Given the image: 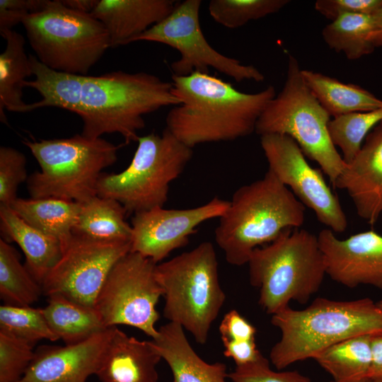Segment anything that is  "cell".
<instances>
[{"label":"cell","instance_id":"cell-1","mask_svg":"<svg viewBox=\"0 0 382 382\" xmlns=\"http://www.w3.org/2000/svg\"><path fill=\"white\" fill-rule=\"evenodd\" d=\"M173 93L180 104L166 118V128L193 148L209 142L235 140L255 132L257 122L276 96L274 86L253 93L207 73L173 75Z\"/></svg>","mask_w":382,"mask_h":382},{"label":"cell","instance_id":"cell-2","mask_svg":"<svg viewBox=\"0 0 382 382\" xmlns=\"http://www.w3.org/2000/svg\"><path fill=\"white\" fill-rule=\"evenodd\" d=\"M281 332L270 352L278 370L308 359L325 349L359 335L382 333V309L370 298L351 301L316 299L302 310L287 307L272 316Z\"/></svg>","mask_w":382,"mask_h":382},{"label":"cell","instance_id":"cell-3","mask_svg":"<svg viewBox=\"0 0 382 382\" xmlns=\"http://www.w3.org/2000/svg\"><path fill=\"white\" fill-rule=\"evenodd\" d=\"M305 206L270 170L239 187L219 218L215 241L226 261L247 264L253 251L273 242L287 228L302 226Z\"/></svg>","mask_w":382,"mask_h":382},{"label":"cell","instance_id":"cell-4","mask_svg":"<svg viewBox=\"0 0 382 382\" xmlns=\"http://www.w3.org/2000/svg\"><path fill=\"white\" fill-rule=\"evenodd\" d=\"M180 104L172 81L146 72L116 71L85 76L81 98V134L99 138L120 134L126 144L137 141L145 127L144 115Z\"/></svg>","mask_w":382,"mask_h":382},{"label":"cell","instance_id":"cell-5","mask_svg":"<svg viewBox=\"0 0 382 382\" xmlns=\"http://www.w3.org/2000/svg\"><path fill=\"white\" fill-rule=\"evenodd\" d=\"M247 264L250 282L260 290L258 303L272 316L291 301L306 304L327 274L318 236L299 228L285 229L271 243L255 248Z\"/></svg>","mask_w":382,"mask_h":382},{"label":"cell","instance_id":"cell-6","mask_svg":"<svg viewBox=\"0 0 382 382\" xmlns=\"http://www.w3.org/2000/svg\"><path fill=\"white\" fill-rule=\"evenodd\" d=\"M24 144L40 170L30 175V198L54 197L83 202L97 196L103 170L117 160L121 145L105 139L76 134L69 138L28 140Z\"/></svg>","mask_w":382,"mask_h":382},{"label":"cell","instance_id":"cell-7","mask_svg":"<svg viewBox=\"0 0 382 382\" xmlns=\"http://www.w3.org/2000/svg\"><path fill=\"white\" fill-rule=\"evenodd\" d=\"M156 278L165 299L163 316L204 345L226 295L220 284L218 262L211 242L157 264Z\"/></svg>","mask_w":382,"mask_h":382},{"label":"cell","instance_id":"cell-8","mask_svg":"<svg viewBox=\"0 0 382 382\" xmlns=\"http://www.w3.org/2000/svg\"><path fill=\"white\" fill-rule=\"evenodd\" d=\"M301 71L297 59L289 55L284 86L260 115L255 132L260 137H290L306 157L320 166L335 187L347 164L330 139V115L306 84Z\"/></svg>","mask_w":382,"mask_h":382},{"label":"cell","instance_id":"cell-9","mask_svg":"<svg viewBox=\"0 0 382 382\" xmlns=\"http://www.w3.org/2000/svg\"><path fill=\"white\" fill-rule=\"evenodd\" d=\"M129 165L118 173H103L97 195L118 201L127 214L163 207L169 186L191 160L192 148L165 128L161 134L151 132L138 138Z\"/></svg>","mask_w":382,"mask_h":382},{"label":"cell","instance_id":"cell-10","mask_svg":"<svg viewBox=\"0 0 382 382\" xmlns=\"http://www.w3.org/2000/svg\"><path fill=\"white\" fill-rule=\"evenodd\" d=\"M22 24L35 57L57 71L87 76L111 47L108 33L98 20L65 6L61 0H49Z\"/></svg>","mask_w":382,"mask_h":382},{"label":"cell","instance_id":"cell-11","mask_svg":"<svg viewBox=\"0 0 382 382\" xmlns=\"http://www.w3.org/2000/svg\"><path fill=\"white\" fill-rule=\"evenodd\" d=\"M156 265L131 251L114 265L94 306L106 328L125 325L151 339L157 337L160 316L156 306L163 291L156 278Z\"/></svg>","mask_w":382,"mask_h":382},{"label":"cell","instance_id":"cell-12","mask_svg":"<svg viewBox=\"0 0 382 382\" xmlns=\"http://www.w3.org/2000/svg\"><path fill=\"white\" fill-rule=\"evenodd\" d=\"M201 4L200 0L179 1L170 14L137 37L134 42H154L176 50L180 58L170 64L175 76H184L193 72L209 74L212 68L237 82L262 81L265 76L255 66L243 64L237 59L219 52L207 42L199 23Z\"/></svg>","mask_w":382,"mask_h":382},{"label":"cell","instance_id":"cell-13","mask_svg":"<svg viewBox=\"0 0 382 382\" xmlns=\"http://www.w3.org/2000/svg\"><path fill=\"white\" fill-rule=\"evenodd\" d=\"M130 251L131 241H103L73 234L42 283V293L94 307L111 270Z\"/></svg>","mask_w":382,"mask_h":382},{"label":"cell","instance_id":"cell-14","mask_svg":"<svg viewBox=\"0 0 382 382\" xmlns=\"http://www.w3.org/2000/svg\"><path fill=\"white\" fill-rule=\"evenodd\" d=\"M260 144L269 169L317 219L334 233H342L347 219L340 200L326 183L323 172L313 168L297 143L284 134H265Z\"/></svg>","mask_w":382,"mask_h":382},{"label":"cell","instance_id":"cell-15","mask_svg":"<svg viewBox=\"0 0 382 382\" xmlns=\"http://www.w3.org/2000/svg\"><path fill=\"white\" fill-rule=\"evenodd\" d=\"M230 201L214 197L206 204L190 209L156 207L136 213L132 219L131 252L138 253L156 263L186 245L196 228L203 222L220 218Z\"/></svg>","mask_w":382,"mask_h":382},{"label":"cell","instance_id":"cell-16","mask_svg":"<svg viewBox=\"0 0 382 382\" xmlns=\"http://www.w3.org/2000/svg\"><path fill=\"white\" fill-rule=\"evenodd\" d=\"M318 239L326 274L332 280L349 288L369 285L382 289V235L371 230L342 240L325 228Z\"/></svg>","mask_w":382,"mask_h":382},{"label":"cell","instance_id":"cell-17","mask_svg":"<svg viewBox=\"0 0 382 382\" xmlns=\"http://www.w3.org/2000/svg\"><path fill=\"white\" fill-rule=\"evenodd\" d=\"M115 328L75 345L40 346L18 382H86L96 374Z\"/></svg>","mask_w":382,"mask_h":382},{"label":"cell","instance_id":"cell-18","mask_svg":"<svg viewBox=\"0 0 382 382\" xmlns=\"http://www.w3.org/2000/svg\"><path fill=\"white\" fill-rule=\"evenodd\" d=\"M334 187L347 192L359 217L371 225L378 221L382 214V121L367 134Z\"/></svg>","mask_w":382,"mask_h":382},{"label":"cell","instance_id":"cell-19","mask_svg":"<svg viewBox=\"0 0 382 382\" xmlns=\"http://www.w3.org/2000/svg\"><path fill=\"white\" fill-rule=\"evenodd\" d=\"M178 3L175 0H98L91 15L105 26L112 48L134 42L170 14Z\"/></svg>","mask_w":382,"mask_h":382},{"label":"cell","instance_id":"cell-20","mask_svg":"<svg viewBox=\"0 0 382 382\" xmlns=\"http://www.w3.org/2000/svg\"><path fill=\"white\" fill-rule=\"evenodd\" d=\"M161 359L151 341L139 340L115 327L96 375L100 382H158Z\"/></svg>","mask_w":382,"mask_h":382},{"label":"cell","instance_id":"cell-21","mask_svg":"<svg viewBox=\"0 0 382 382\" xmlns=\"http://www.w3.org/2000/svg\"><path fill=\"white\" fill-rule=\"evenodd\" d=\"M184 330L180 325L168 322L158 329L157 337L151 340L171 370V382H227L226 364H209L200 358Z\"/></svg>","mask_w":382,"mask_h":382},{"label":"cell","instance_id":"cell-22","mask_svg":"<svg viewBox=\"0 0 382 382\" xmlns=\"http://www.w3.org/2000/svg\"><path fill=\"white\" fill-rule=\"evenodd\" d=\"M0 228L3 239L18 245L25 257V266L40 284L60 260L62 243L30 226L10 206L0 204Z\"/></svg>","mask_w":382,"mask_h":382},{"label":"cell","instance_id":"cell-23","mask_svg":"<svg viewBox=\"0 0 382 382\" xmlns=\"http://www.w3.org/2000/svg\"><path fill=\"white\" fill-rule=\"evenodd\" d=\"M29 59L35 79L27 80L24 87L36 90L42 96L37 102L27 104L25 112L45 107H55L81 113L82 88L85 76L57 71L40 62L33 54Z\"/></svg>","mask_w":382,"mask_h":382},{"label":"cell","instance_id":"cell-24","mask_svg":"<svg viewBox=\"0 0 382 382\" xmlns=\"http://www.w3.org/2000/svg\"><path fill=\"white\" fill-rule=\"evenodd\" d=\"M10 207L26 223L59 240L64 251L73 236L81 203L54 197L17 198Z\"/></svg>","mask_w":382,"mask_h":382},{"label":"cell","instance_id":"cell-25","mask_svg":"<svg viewBox=\"0 0 382 382\" xmlns=\"http://www.w3.org/2000/svg\"><path fill=\"white\" fill-rule=\"evenodd\" d=\"M1 35L6 40V47L0 54V119L7 124L5 110L25 112L23 88L25 79L33 76V72L23 36L13 30Z\"/></svg>","mask_w":382,"mask_h":382},{"label":"cell","instance_id":"cell-26","mask_svg":"<svg viewBox=\"0 0 382 382\" xmlns=\"http://www.w3.org/2000/svg\"><path fill=\"white\" fill-rule=\"evenodd\" d=\"M42 308L52 331L65 345L83 342L106 330L95 307L85 306L62 295L47 296Z\"/></svg>","mask_w":382,"mask_h":382},{"label":"cell","instance_id":"cell-27","mask_svg":"<svg viewBox=\"0 0 382 382\" xmlns=\"http://www.w3.org/2000/svg\"><path fill=\"white\" fill-rule=\"evenodd\" d=\"M301 72L306 84L330 117L382 108V100L358 85L345 83L311 70L302 69Z\"/></svg>","mask_w":382,"mask_h":382},{"label":"cell","instance_id":"cell-28","mask_svg":"<svg viewBox=\"0 0 382 382\" xmlns=\"http://www.w3.org/2000/svg\"><path fill=\"white\" fill-rule=\"evenodd\" d=\"M371 336L359 335L336 343L313 359L332 382H369L372 365Z\"/></svg>","mask_w":382,"mask_h":382},{"label":"cell","instance_id":"cell-29","mask_svg":"<svg viewBox=\"0 0 382 382\" xmlns=\"http://www.w3.org/2000/svg\"><path fill=\"white\" fill-rule=\"evenodd\" d=\"M125 207L117 200L95 196L81 202L74 235L103 241H131L132 226Z\"/></svg>","mask_w":382,"mask_h":382},{"label":"cell","instance_id":"cell-30","mask_svg":"<svg viewBox=\"0 0 382 382\" xmlns=\"http://www.w3.org/2000/svg\"><path fill=\"white\" fill-rule=\"evenodd\" d=\"M373 16L346 14L326 25L322 30L325 44L349 60L370 54L376 49L372 42Z\"/></svg>","mask_w":382,"mask_h":382},{"label":"cell","instance_id":"cell-31","mask_svg":"<svg viewBox=\"0 0 382 382\" xmlns=\"http://www.w3.org/2000/svg\"><path fill=\"white\" fill-rule=\"evenodd\" d=\"M42 289L21 264L18 251L0 239V296L4 304L28 306L38 301Z\"/></svg>","mask_w":382,"mask_h":382},{"label":"cell","instance_id":"cell-32","mask_svg":"<svg viewBox=\"0 0 382 382\" xmlns=\"http://www.w3.org/2000/svg\"><path fill=\"white\" fill-rule=\"evenodd\" d=\"M382 121V108L352 112L333 117L328 124L330 139L340 148L346 164L350 163L361 150L367 134Z\"/></svg>","mask_w":382,"mask_h":382},{"label":"cell","instance_id":"cell-33","mask_svg":"<svg viewBox=\"0 0 382 382\" xmlns=\"http://www.w3.org/2000/svg\"><path fill=\"white\" fill-rule=\"evenodd\" d=\"M0 332L26 341L32 345L42 340H58L50 329L42 308L31 306L4 304L0 306Z\"/></svg>","mask_w":382,"mask_h":382},{"label":"cell","instance_id":"cell-34","mask_svg":"<svg viewBox=\"0 0 382 382\" xmlns=\"http://www.w3.org/2000/svg\"><path fill=\"white\" fill-rule=\"evenodd\" d=\"M289 2V0H212L208 11L217 23L234 29L275 13Z\"/></svg>","mask_w":382,"mask_h":382},{"label":"cell","instance_id":"cell-35","mask_svg":"<svg viewBox=\"0 0 382 382\" xmlns=\"http://www.w3.org/2000/svg\"><path fill=\"white\" fill-rule=\"evenodd\" d=\"M33 345L0 332V382H18L33 359Z\"/></svg>","mask_w":382,"mask_h":382},{"label":"cell","instance_id":"cell-36","mask_svg":"<svg viewBox=\"0 0 382 382\" xmlns=\"http://www.w3.org/2000/svg\"><path fill=\"white\" fill-rule=\"evenodd\" d=\"M26 163L22 152L9 146L0 147V204L11 206L18 198V187L28 178Z\"/></svg>","mask_w":382,"mask_h":382},{"label":"cell","instance_id":"cell-37","mask_svg":"<svg viewBox=\"0 0 382 382\" xmlns=\"http://www.w3.org/2000/svg\"><path fill=\"white\" fill-rule=\"evenodd\" d=\"M233 382H312L296 371H275L270 366L269 360L262 354L255 361L236 366L228 374Z\"/></svg>","mask_w":382,"mask_h":382},{"label":"cell","instance_id":"cell-38","mask_svg":"<svg viewBox=\"0 0 382 382\" xmlns=\"http://www.w3.org/2000/svg\"><path fill=\"white\" fill-rule=\"evenodd\" d=\"M382 7V0H318L315 9L331 21L346 14L374 15Z\"/></svg>","mask_w":382,"mask_h":382},{"label":"cell","instance_id":"cell-39","mask_svg":"<svg viewBox=\"0 0 382 382\" xmlns=\"http://www.w3.org/2000/svg\"><path fill=\"white\" fill-rule=\"evenodd\" d=\"M49 0H0V34L10 30L29 14L43 10Z\"/></svg>","mask_w":382,"mask_h":382},{"label":"cell","instance_id":"cell-40","mask_svg":"<svg viewBox=\"0 0 382 382\" xmlns=\"http://www.w3.org/2000/svg\"><path fill=\"white\" fill-rule=\"evenodd\" d=\"M219 330L221 340L233 341L253 340L256 333L255 328L236 310L224 315Z\"/></svg>","mask_w":382,"mask_h":382},{"label":"cell","instance_id":"cell-41","mask_svg":"<svg viewBox=\"0 0 382 382\" xmlns=\"http://www.w3.org/2000/svg\"><path fill=\"white\" fill-rule=\"evenodd\" d=\"M225 357L231 358L236 366H243L257 359L261 352L257 349L255 340L233 341L222 339Z\"/></svg>","mask_w":382,"mask_h":382},{"label":"cell","instance_id":"cell-42","mask_svg":"<svg viewBox=\"0 0 382 382\" xmlns=\"http://www.w3.org/2000/svg\"><path fill=\"white\" fill-rule=\"evenodd\" d=\"M371 381L382 382V333L371 336Z\"/></svg>","mask_w":382,"mask_h":382},{"label":"cell","instance_id":"cell-43","mask_svg":"<svg viewBox=\"0 0 382 382\" xmlns=\"http://www.w3.org/2000/svg\"><path fill=\"white\" fill-rule=\"evenodd\" d=\"M66 7L73 10L91 13L96 7L98 0H61Z\"/></svg>","mask_w":382,"mask_h":382},{"label":"cell","instance_id":"cell-44","mask_svg":"<svg viewBox=\"0 0 382 382\" xmlns=\"http://www.w3.org/2000/svg\"><path fill=\"white\" fill-rule=\"evenodd\" d=\"M374 30L372 34V42L375 47H382V7L373 15Z\"/></svg>","mask_w":382,"mask_h":382},{"label":"cell","instance_id":"cell-45","mask_svg":"<svg viewBox=\"0 0 382 382\" xmlns=\"http://www.w3.org/2000/svg\"><path fill=\"white\" fill-rule=\"evenodd\" d=\"M377 305L382 309V299L376 302Z\"/></svg>","mask_w":382,"mask_h":382},{"label":"cell","instance_id":"cell-46","mask_svg":"<svg viewBox=\"0 0 382 382\" xmlns=\"http://www.w3.org/2000/svg\"><path fill=\"white\" fill-rule=\"evenodd\" d=\"M331 382H332V381H331ZM369 382H372V381H369Z\"/></svg>","mask_w":382,"mask_h":382}]
</instances>
